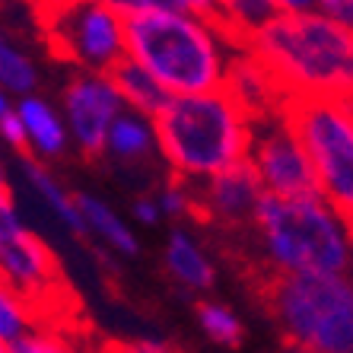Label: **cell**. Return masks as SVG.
<instances>
[{
	"label": "cell",
	"instance_id": "obj_1",
	"mask_svg": "<svg viewBox=\"0 0 353 353\" xmlns=\"http://www.w3.org/2000/svg\"><path fill=\"white\" fill-rule=\"evenodd\" d=\"M124 41L128 58L150 70L169 96L220 90L239 48L214 17L188 7L124 17Z\"/></svg>",
	"mask_w": 353,
	"mask_h": 353
},
{
	"label": "cell",
	"instance_id": "obj_2",
	"mask_svg": "<svg viewBox=\"0 0 353 353\" xmlns=\"http://www.w3.org/2000/svg\"><path fill=\"white\" fill-rule=\"evenodd\" d=\"M242 48L271 70L283 96L353 92V29L321 10L274 13Z\"/></svg>",
	"mask_w": 353,
	"mask_h": 353
},
{
	"label": "cell",
	"instance_id": "obj_3",
	"mask_svg": "<svg viewBox=\"0 0 353 353\" xmlns=\"http://www.w3.org/2000/svg\"><path fill=\"white\" fill-rule=\"evenodd\" d=\"M153 124L169 172L188 181H204L248 159L255 134V118L226 86L169 96Z\"/></svg>",
	"mask_w": 353,
	"mask_h": 353
},
{
	"label": "cell",
	"instance_id": "obj_4",
	"mask_svg": "<svg viewBox=\"0 0 353 353\" xmlns=\"http://www.w3.org/2000/svg\"><path fill=\"white\" fill-rule=\"evenodd\" d=\"M255 245L264 271H350L353 239L344 210H337L321 191L309 194H261L255 220Z\"/></svg>",
	"mask_w": 353,
	"mask_h": 353
},
{
	"label": "cell",
	"instance_id": "obj_5",
	"mask_svg": "<svg viewBox=\"0 0 353 353\" xmlns=\"http://www.w3.org/2000/svg\"><path fill=\"white\" fill-rule=\"evenodd\" d=\"M264 312L280 341L309 353H353V274H258Z\"/></svg>",
	"mask_w": 353,
	"mask_h": 353
},
{
	"label": "cell",
	"instance_id": "obj_6",
	"mask_svg": "<svg viewBox=\"0 0 353 353\" xmlns=\"http://www.w3.org/2000/svg\"><path fill=\"white\" fill-rule=\"evenodd\" d=\"M280 112L309 153L319 191L347 214L353 207V99L287 96Z\"/></svg>",
	"mask_w": 353,
	"mask_h": 353
},
{
	"label": "cell",
	"instance_id": "obj_7",
	"mask_svg": "<svg viewBox=\"0 0 353 353\" xmlns=\"http://www.w3.org/2000/svg\"><path fill=\"white\" fill-rule=\"evenodd\" d=\"M39 26L54 58L80 70H112L128 58L124 17L105 0H39Z\"/></svg>",
	"mask_w": 353,
	"mask_h": 353
},
{
	"label": "cell",
	"instance_id": "obj_8",
	"mask_svg": "<svg viewBox=\"0 0 353 353\" xmlns=\"http://www.w3.org/2000/svg\"><path fill=\"white\" fill-rule=\"evenodd\" d=\"M0 280L29 296L45 321L48 312H61V303L70 299L54 252L23 223L13 197L0 201Z\"/></svg>",
	"mask_w": 353,
	"mask_h": 353
},
{
	"label": "cell",
	"instance_id": "obj_9",
	"mask_svg": "<svg viewBox=\"0 0 353 353\" xmlns=\"http://www.w3.org/2000/svg\"><path fill=\"white\" fill-rule=\"evenodd\" d=\"M248 165L255 169L258 181H261V188L268 194H309V191H319L309 153L299 143L290 121L283 118V112L255 121Z\"/></svg>",
	"mask_w": 353,
	"mask_h": 353
},
{
	"label": "cell",
	"instance_id": "obj_10",
	"mask_svg": "<svg viewBox=\"0 0 353 353\" xmlns=\"http://www.w3.org/2000/svg\"><path fill=\"white\" fill-rule=\"evenodd\" d=\"M121 108L124 99L112 74H105V70L74 74L64 86V96H61L67 131H70V140L77 143L83 157H102L105 153L108 128H112Z\"/></svg>",
	"mask_w": 353,
	"mask_h": 353
},
{
	"label": "cell",
	"instance_id": "obj_11",
	"mask_svg": "<svg viewBox=\"0 0 353 353\" xmlns=\"http://www.w3.org/2000/svg\"><path fill=\"white\" fill-rule=\"evenodd\" d=\"M197 194V220L216 223L223 230H248L255 220V210L261 204V181L248 159L210 175L204 181H194Z\"/></svg>",
	"mask_w": 353,
	"mask_h": 353
},
{
	"label": "cell",
	"instance_id": "obj_12",
	"mask_svg": "<svg viewBox=\"0 0 353 353\" xmlns=\"http://www.w3.org/2000/svg\"><path fill=\"white\" fill-rule=\"evenodd\" d=\"M223 86L242 102V108H245L255 121L258 118H268V115H277L280 108H283V99H287L271 70L245 48H236Z\"/></svg>",
	"mask_w": 353,
	"mask_h": 353
},
{
	"label": "cell",
	"instance_id": "obj_13",
	"mask_svg": "<svg viewBox=\"0 0 353 353\" xmlns=\"http://www.w3.org/2000/svg\"><path fill=\"white\" fill-rule=\"evenodd\" d=\"M17 115L23 118L26 128V143H29V153L39 159H58L67 153L70 147V131H67L64 112L54 108L48 99L35 96V92H26L17 99Z\"/></svg>",
	"mask_w": 353,
	"mask_h": 353
},
{
	"label": "cell",
	"instance_id": "obj_14",
	"mask_svg": "<svg viewBox=\"0 0 353 353\" xmlns=\"http://www.w3.org/2000/svg\"><path fill=\"white\" fill-rule=\"evenodd\" d=\"M163 264H165V271H169V277H172L179 287L191 290V293H207L216 280L214 261H210V255L204 252V245H201L188 230H179V226L165 239Z\"/></svg>",
	"mask_w": 353,
	"mask_h": 353
},
{
	"label": "cell",
	"instance_id": "obj_15",
	"mask_svg": "<svg viewBox=\"0 0 353 353\" xmlns=\"http://www.w3.org/2000/svg\"><path fill=\"white\" fill-rule=\"evenodd\" d=\"M150 153H159L157 147V124L153 118L137 112V108L124 105L118 112V118L108 128L105 137V153L102 157H112L115 163H143Z\"/></svg>",
	"mask_w": 353,
	"mask_h": 353
},
{
	"label": "cell",
	"instance_id": "obj_16",
	"mask_svg": "<svg viewBox=\"0 0 353 353\" xmlns=\"http://www.w3.org/2000/svg\"><path fill=\"white\" fill-rule=\"evenodd\" d=\"M77 207H80V214H83L86 236L99 239L102 245L118 252V255L134 258L140 252V242L131 232V226H128L105 201H99V197H92V194H77Z\"/></svg>",
	"mask_w": 353,
	"mask_h": 353
},
{
	"label": "cell",
	"instance_id": "obj_17",
	"mask_svg": "<svg viewBox=\"0 0 353 353\" xmlns=\"http://www.w3.org/2000/svg\"><path fill=\"white\" fill-rule=\"evenodd\" d=\"M23 172H26V179H29V185H32V191L41 197V204L48 207L51 214L58 216L70 232L86 236L83 214H80V207H77V194H70V191H67L64 185H61V181L39 163V159H32V157L26 159V153H23Z\"/></svg>",
	"mask_w": 353,
	"mask_h": 353
},
{
	"label": "cell",
	"instance_id": "obj_18",
	"mask_svg": "<svg viewBox=\"0 0 353 353\" xmlns=\"http://www.w3.org/2000/svg\"><path fill=\"white\" fill-rule=\"evenodd\" d=\"M108 74H112V80H115L118 92H121V99H124V105L137 108V112H143V115H150V118L157 115L159 108L165 105V99H169V92L153 80V74L143 70V67L131 58L118 61Z\"/></svg>",
	"mask_w": 353,
	"mask_h": 353
},
{
	"label": "cell",
	"instance_id": "obj_19",
	"mask_svg": "<svg viewBox=\"0 0 353 353\" xmlns=\"http://www.w3.org/2000/svg\"><path fill=\"white\" fill-rule=\"evenodd\" d=\"M274 13H277V10H274L271 0H216L214 19L230 32V39L236 41L239 48H242L248 35L258 32Z\"/></svg>",
	"mask_w": 353,
	"mask_h": 353
},
{
	"label": "cell",
	"instance_id": "obj_20",
	"mask_svg": "<svg viewBox=\"0 0 353 353\" xmlns=\"http://www.w3.org/2000/svg\"><path fill=\"white\" fill-rule=\"evenodd\" d=\"M39 321H45L39 305L29 296H23L19 290H13L10 283L0 280V344L13 350V344L26 331H32Z\"/></svg>",
	"mask_w": 353,
	"mask_h": 353
},
{
	"label": "cell",
	"instance_id": "obj_21",
	"mask_svg": "<svg viewBox=\"0 0 353 353\" xmlns=\"http://www.w3.org/2000/svg\"><path fill=\"white\" fill-rule=\"evenodd\" d=\"M0 86L17 99L26 92H35V86H39V67L29 58V51L19 48L3 32H0Z\"/></svg>",
	"mask_w": 353,
	"mask_h": 353
},
{
	"label": "cell",
	"instance_id": "obj_22",
	"mask_svg": "<svg viewBox=\"0 0 353 353\" xmlns=\"http://www.w3.org/2000/svg\"><path fill=\"white\" fill-rule=\"evenodd\" d=\"M197 321H201L204 334L210 337L214 344H223V347L242 344V321H239V315L232 312L230 305L201 303L197 305Z\"/></svg>",
	"mask_w": 353,
	"mask_h": 353
},
{
	"label": "cell",
	"instance_id": "obj_23",
	"mask_svg": "<svg viewBox=\"0 0 353 353\" xmlns=\"http://www.w3.org/2000/svg\"><path fill=\"white\" fill-rule=\"evenodd\" d=\"M163 216H191L197 214V194L194 181L172 175V181H165V188L157 194Z\"/></svg>",
	"mask_w": 353,
	"mask_h": 353
},
{
	"label": "cell",
	"instance_id": "obj_24",
	"mask_svg": "<svg viewBox=\"0 0 353 353\" xmlns=\"http://www.w3.org/2000/svg\"><path fill=\"white\" fill-rule=\"evenodd\" d=\"M0 140L10 143L13 150L19 153H29V143H26V128H23V118L17 115V108H10L0 115Z\"/></svg>",
	"mask_w": 353,
	"mask_h": 353
},
{
	"label": "cell",
	"instance_id": "obj_25",
	"mask_svg": "<svg viewBox=\"0 0 353 353\" xmlns=\"http://www.w3.org/2000/svg\"><path fill=\"white\" fill-rule=\"evenodd\" d=\"M121 13V17H134V13H147V10H163V7H181V0H105Z\"/></svg>",
	"mask_w": 353,
	"mask_h": 353
},
{
	"label": "cell",
	"instance_id": "obj_26",
	"mask_svg": "<svg viewBox=\"0 0 353 353\" xmlns=\"http://www.w3.org/2000/svg\"><path fill=\"white\" fill-rule=\"evenodd\" d=\"M131 216L140 223V226H157L163 220V210H159L157 197H137L131 204Z\"/></svg>",
	"mask_w": 353,
	"mask_h": 353
},
{
	"label": "cell",
	"instance_id": "obj_27",
	"mask_svg": "<svg viewBox=\"0 0 353 353\" xmlns=\"http://www.w3.org/2000/svg\"><path fill=\"white\" fill-rule=\"evenodd\" d=\"M315 10H321L325 17L353 29V0H315Z\"/></svg>",
	"mask_w": 353,
	"mask_h": 353
},
{
	"label": "cell",
	"instance_id": "obj_28",
	"mask_svg": "<svg viewBox=\"0 0 353 353\" xmlns=\"http://www.w3.org/2000/svg\"><path fill=\"white\" fill-rule=\"evenodd\" d=\"M277 13H303V10H315V0H271Z\"/></svg>",
	"mask_w": 353,
	"mask_h": 353
},
{
	"label": "cell",
	"instance_id": "obj_29",
	"mask_svg": "<svg viewBox=\"0 0 353 353\" xmlns=\"http://www.w3.org/2000/svg\"><path fill=\"white\" fill-rule=\"evenodd\" d=\"M181 7H188V10H197V13H207V17H214L216 0H181Z\"/></svg>",
	"mask_w": 353,
	"mask_h": 353
},
{
	"label": "cell",
	"instance_id": "obj_30",
	"mask_svg": "<svg viewBox=\"0 0 353 353\" xmlns=\"http://www.w3.org/2000/svg\"><path fill=\"white\" fill-rule=\"evenodd\" d=\"M10 194V179H7V169H3V163H0V201H7Z\"/></svg>",
	"mask_w": 353,
	"mask_h": 353
},
{
	"label": "cell",
	"instance_id": "obj_31",
	"mask_svg": "<svg viewBox=\"0 0 353 353\" xmlns=\"http://www.w3.org/2000/svg\"><path fill=\"white\" fill-rule=\"evenodd\" d=\"M10 108H13V105H10V92L0 86V115H3V112H10Z\"/></svg>",
	"mask_w": 353,
	"mask_h": 353
},
{
	"label": "cell",
	"instance_id": "obj_32",
	"mask_svg": "<svg viewBox=\"0 0 353 353\" xmlns=\"http://www.w3.org/2000/svg\"><path fill=\"white\" fill-rule=\"evenodd\" d=\"M347 230H350V239H353V207H350V210H347Z\"/></svg>",
	"mask_w": 353,
	"mask_h": 353
},
{
	"label": "cell",
	"instance_id": "obj_33",
	"mask_svg": "<svg viewBox=\"0 0 353 353\" xmlns=\"http://www.w3.org/2000/svg\"><path fill=\"white\" fill-rule=\"evenodd\" d=\"M0 353H7V347H3V344H0Z\"/></svg>",
	"mask_w": 353,
	"mask_h": 353
},
{
	"label": "cell",
	"instance_id": "obj_34",
	"mask_svg": "<svg viewBox=\"0 0 353 353\" xmlns=\"http://www.w3.org/2000/svg\"><path fill=\"white\" fill-rule=\"evenodd\" d=\"M350 274H353V268H350Z\"/></svg>",
	"mask_w": 353,
	"mask_h": 353
},
{
	"label": "cell",
	"instance_id": "obj_35",
	"mask_svg": "<svg viewBox=\"0 0 353 353\" xmlns=\"http://www.w3.org/2000/svg\"><path fill=\"white\" fill-rule=\"evenodd\" d=\"M350 99H353V92H350Z\"/></svg>",
	"mask_w": 353,
	"mask_h": 353
},
{
	"label": "cell",
	"instance_id": "obj_36",
	"mask_svg": "<svg viewBox=\"0 0 353 353\" xmlns=\"http://www.w3.org/2000/svg\"><path fill=\"white\" fill-rule=\"evenodd\" d=\"M0 3H3V0H0Z\"/></svg>",
	"mask_w": 353,
	"mask_h": 353
}]
</instances>
